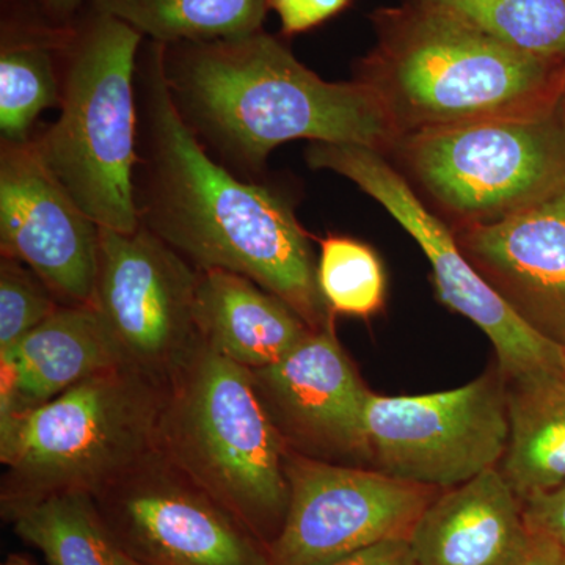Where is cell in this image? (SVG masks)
<instances>
[{"label":"cell","instance_id":"obj_30","mask_svg":"<svg viewBox=\"0 0 565 565\" xmlns=\"http://www.w3.org/2000/svg\"><path fill=\"white\" fill-rule=\"evenodd\" d=\"M84 0H32L33 6L54 28H73L71 18L79 10Z\"/></svg>","mask_w":565,"mask_h":565},{"label":"cell","instance_id":"obj_1","mask_svg":"<svg viewBox=\"0 0 565 565\" xmlns=\"http://www.w3.org/2000/svg\"><path fill=\"white\" fill-rule=\"evenodd\" d=\"M166 44L139 63L140 222L195 269L244 275L289 305L313 330L333 326L318 285L310 236L278 193L237 180L207 154L178 110Z\"/></svg>","mask_w":565,"mask_h":565},{"label":"cell","instance_id":"obj_13","mask_svg":"<svg viewBox=\"0 0 565 565\" xmlns=\"http://www.w3.org/2000/svg\"><path fill=\"white\" fill-rule=\"evenodd\" d=\"M250 373L286 451L370 467L364 407L371 392L333 326L311 330L280 362Z\"/></svg>","mask_w":565,"mask_h":565},{"label":"cell","instance_id":"obj_23","mask_svg":"<svg viewBox=\"0 0 565 565\" xmlns=\"http://www.w3.org/2000/svg\"><path fill=\"white\" fill-rule=\"evenodd\" d=\"M508 46L557 65L565 61V0H423Z\"/></svg>","mask_w":565,"mask_h":565},{"label":"cell","instance_id":"obj_32","mask_svg":"<svg viewBox=\"0 0 565 565\" xmlns=\"http://www.w3.org/2000/svg\"><path fill=\"white\" fill-rule=\"evenodd\" d=\"M118 552H120V550H118ZM118 565H141V564L136 563V561H132L131 557L122 555V553L120 552V555H118Z\"/></svg>","mask_w":565,"mask_h":565},{"label":"cell","instance_id":"obj_12","mask_svg":"<svg viewBox=\"0 0 565 565\" xmlns=\"http://www.w3.org/2000/svg\"><path fill=\"white\" fill-rule=\"evenodd\" d=\"M93 501L117 548L141 565H273L266 545L159 449Z\"/></svg>","mask_w":565,"mask_h":565},{"label":"cell","instance_id":"obj_25","mask_svg":"<svg viewBox=\"0 0 565 565\" xmlns=\"http://www.w3.org/2000/svg\"><path fill=\"white\" fill-rule=\"evenodd\" d=\"M31 267L2 256L0 263V352L17 344L61 307Z\"/></svg>","mask_w":565,"mask_h":565},{"label":"cell","instance_id":"obj_33","mask_svg":"<svg viewBox=\"0 0 565 565\" xmlns=\"http://www.w3.org/2000/svg\"><path fill=\"white\" fill-rule=\"evenodd\" d=\"M563 373L565 375V344L563 345Z\"/></svg>","mask_w":565,"mask_h":565},{"label":"cell","instance_id":"obj_34","mask_svg":"<svg viewBox=\"0 0 565 565\" xmlns=\"http://www.w3.org/2000/svg\"><path fill=\"white\" fill-rule=\"evenodd\" d=\"M563 99H564V111H565V85H564V98Z\"/></svg>","mask_w":565,"mask_h":565},{"label":"cell","instance_id":"obj_10","mask_svg":"<svg viewBox=\"0 0 565 565\" xmlns=\"http://www.w3.org/2000/svg\"><path fill=\"white\" fill-rule=\"evenodd\" d=\"M200 270L141 223L132 233L99 228L92 305L126 366L159 385L200 343L195 326Z\"/></svg>","mask_w":565,"mask_h":565},{"label":"cell","instance_id":"obj_6","mask_svg":"<svg viewBox=\"0 0 565 565\" xmlns=\"http://www.w3.org/2000/svg\"><path fill=\"white\" fill-rule=\"evenodd\" d=\"M143 35L92 11L65 43L61 117L36 151L51 173L102 228L132 233L140 162L139 98L134 77Z\"/></svg>","mask_w":565,"mask_h":565},{"label":"cell","instance_id":"obj_27","mask_svg":"<svg viewBox=\"0 0 565 565\" xmlns=\"http://www.w3.org/2000/svg\"><path fill=\"white\" fill-rule=\"evenodd\" d=\"M527 531L545 535L565 548V484L523 503Z\"/></svg>","mask_w":565,"mask_h":565},{"label":"cell","instance_id":"obj_22","mask_svg":"<svg viewBox=\"0 0 565 565\" xmlns=\"http://www.w3.org/2000/svg\"><path fill=\"white\" fill-rule=\"evenodd\" d=\"M51 565H118L117 545L90 493L50 494L3 515Z\"/></svg>","mask_w":565,"mask_h":565},{"label":"cell","instance_id":"obj_17","mask_svg":"<svg viewBox=\"0 0 565 565\" xmlns=\"http://www.w3.org/2000/svg\"><path fill=\"white\" fill-rule=\"evenodd\" d=\"M526 534L522 500L492 468L438 493L408 545L415 565H504Z\"/></svg>","mask_w":565,"mask_h":565},{"label":"cell","instance_id":"obj_18","mask_svg":"<svg viewBox=\"0 0 565 565\" xmlns=\"http://www.w3.org/2000/svg\"><path fill=\"white\" fill-rule=\"evenodd\" d=\"M195 326L203 344L250 371L280 362L313 330L250 278L222 269L200 270Z\"/></svg>","mask_w":565,"mask_h":565},{"label":"cell","instance_id":"obj_3","mask_svg":"<svg viewBox=\"0 0 565 565\" xmlns=\"http://www.w3.org/2000/svg\"><path fill=\"white\" fill-rule=\"evenodd\" d=\"M375 22L379 44L359 81L381 96L399 136L548 106L556 65L449 11L418 0Z\"/></svg>","mask_w":565,"mask_h":565},{"label":"cell","instance_id":"obj_20","mask_svg":"<svg viewBox=\"0 0 565 565\" xmlns=\"http://www.w3.org/2000/svg\"><path fill=\"white\" fill-rule=\"evenodd\" d=\"M71 29L43 24L3 29L0 52V131L2 140L28 141L36 117L61 106L62 77L54 54Z\"/></svg>","mask_w":565,"mask_h":565},{"label":"cell","instance_id":"obj_28","mask_svg":"<svg viewBox=\"0 0 565 565\" xmlns=\"http://www.w3.org/2000/svg\"><path fill=\"white\" fill-rule=\"evenodd\" d=\"M326 565H415L408 539L381 542Z\"/></svg>","mask_w":565,"mask_h":565},{"label":"cell","instance_id":"obj_11","mask_svg":"<svg viewBox=\"0 0 565 565\" xmlns=\"http://www.w3.org/2000/svg\"><path fill=\"white\" fill-rule=\"evenodd\" d=\"M289 505L269 545L273 565H326L381 542L408 539L444 490L403 481L373 467L286 451Z\"/></svg>","mask_w":565,"mask_h":565},{"label":"cell","instance_id":"obj_24","mask_svg":"<svg viewBox=\"0 0 565 565\" xmlns=\"http://www.w3.org/2000/svg\"><path fill=\"white\" fill-rule=\"evenodd\" d=\"M318 285L332 316L371 318L384 308L386 277L377 253L352 237L321 241Z\"/></svg>","mask_w":565,"mask_h":565},{"label":"cell","instance_id":"obj_31","mask_svg":"<svg viewBox=\"0 0 565 565\" xmlns=\"http://www.w3.org/2000/svg\"><path fill=\"white\" fill-rule=\"evenodd\" d=\"M3 565H33L31 561L25 559V557L13 555L10 556L9 559L3 563Z\"/></svg>","mask_w":565,"mask_h":565},{"label":"cell","instance_id":"obj_7","mask_svg":"<svg viewBox=\"0 0 565 565\" xmlns=\"http://www.w3.org/2000/svg\"><path fill=\"white\" fill-rule=\"evenodd\" d=\"M397 145L416 180L465 226L500 221L565 180V121L548 106L419 129Z\"/></svg>","mask_w":565,"mask_h":565},{"label":"cell","instance_id":"obj_5","mask_svg":"<svg viewBox=\"0 0 565 565\" xmlns=\"http://www.w3.org/2000/svg\"><path fill=\"white\" fill-rule=\"evenodd\" d=\"M166 386L129 366L0 416L2 516L50 494H96L158 451Z\"/></svg>","mask_w":565,"mask_h":565},{"label":"cell","instance_id":"obj_14","mask_svg":"<svg viewBox=\"0 0 565 565\" xmlns=\"http://www.w3.org/2000/svg\"><path fill=\"white\" fill-rule=\"evenodd\" d=\"M99 228L47 169L33 140H2V256L31 267L62 305L92 303Z\"/></svg>","mask_w":565,"mask_h":565},{"label":"cell","instance_id":"obj_35","mask_svg":"<svg viewBox=\"0 0 565 565\" xmlns=\"http://www.w3.org/2000/svg\"><path fill=\"white\" fill-rule=\"evenodd\" d=\"M564 561H565V548H564Z\"/></svg>","mask_w":565,"mask_h":565},{"label":"cell","instance_id":"obj_16","mask_svg":"<svg viewBox=\"0 0 565 565\" xmlns=\"http://www.w3.org/2000/svg\"><path fill=\"white\" fill-rule=\"evenodd\" d=\"M126 366L96 308L61 305L0 352V416L31 411L92 375Z\"/></svg>","mask_w":565,"mask_h":565},{"label":"cell","instance_id":"obj_26","mask_svg":"<svg viewBox=\"0 0 565 565\" xmlns=\"http://www.w3.org/2000/svg\"><path fill=\"white\" fill-rule=\"evenodd\" d=\"M351 0H269V9L278 14L282 32L288 35L318 28L348 7Z\"/></svg>","mask_w":565,"mask_h":565},{"label":"cell","instance_id":"obj_19","mask_svg":"<svg viewBox=\"0 0 565 565\" xmlns=\"http://www.w3.org/2000/svg\"><path fill=\"white\" fill-rule=\"evenodd\" d=\"M509 438L498 470L522 503L565 484V375L505 381Z\"/></svg>","mask_w":565,"mask_h":565},{"label":"cell","instance_id":"obj_15","mask_svg":"<svg viewBox=\"0 0 565 565\" xmlns=\"http://www.w3.org/2000/svg\"><path fill=\"white\" fill-rule=\"evenodd\" d=\"M457 243L516 313L565 344V180L500 221L463 226Z\"/></svg>","mask_w":565,"mask_h":565},{"label":"cell","instance_id":"obj_9","mask_svg":"<svg viewBox=\"0 0 565 565\" xmlns=\"http://www.w3.org/2000/svg\"><path fill=\"white\" fill-rule=\"evenodd\" d=\"M364 435L375 470L419 486L455 489L503 460L509 438L504 375L497 366L448 392L370 393Z\"/></svg>","mask_w":565,"mask_h":565},{"label":"cell","instance_id":"obj_29","mask_svg":"<svg viewBox=\"0 0 565 565\" xmlns=\"http://www.w3.org/2000/svg\"><path fill=\"white\" fill-rule=\"evenodd\" d=\"M504 565H565L564 548L545 535L527 531L525 541Z\"/></svg>","mask_w":565,"mask_h":565},{"label":"cell","instance_id":"obj_2","mask_svg":"<svg viewBox=\"0 0 565 565\" xmlns=\"http://www.w3.org/2000/svg\"><path fill=\"white\" fill-rule=\"evenodd\" d=\"M166 76L193 132L245 169L291 140L382 151L399 131L381 96L355 81L321 79L266 32L166 46Z\"/></svg>","mask_w":565,"mask_h":565},{"label":"cell","instance_id":"obj_8","mask_svg":"<svg viewBox=\"0 0 565 565\" xmlns=\"http://www.w3.org/2000/svg\"><path fill=\"white\" fill-rule=\"evenodd\" d=\"M307 161L313 169L332 170L351 180L414 237L433 267L438 299L486 333L505 381L563 373V345L539 333L505 302L476 270L455 234L424 207L381 151L363 145L313 141Z\"/></svg>","mask_w":565,"mask_h":565},{"label":"cell","instance_id":"obj_4","mask_svg":"<svg viewBox=\"0 0 565 565\" xmlns=\"http://www.w3.org/2000/svg\"><path fill=\"white\" fill-rule=\"evenodd\" d=\"M158 449L269 548L289 505L286 449L250 370L200 341L166 385Z\"/></svg>","mask_w":565,"mask_h":565},{"label":"cell","instance_id":"obj_21","mask_svg":"<svg viewBox=\"0 0 565 565\" xmlns=\"http://www.w3.org/2000/svg\"><path fill=\"white\" fill-rule=\"evenodd\" d=\"M93 11L131 25L156 43L236 39L262 31L269 0H92Z\"/></svg>","mask_w":565,"mask_h":565}]
</instances>
